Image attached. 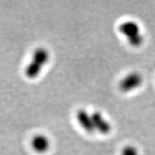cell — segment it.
Masks as SVG:
<instances>
[{
	"instance_id": "obj_2",
	"label": "cell",
	"mask_w": 155,
	"mask_h": 155,
	"mask_svg": "<svg viewBox=\"0 0 155 155\" xmlns=\"http://www.w3.org/2000/svg\"><path fill=\"white\" fill-rule=\"evenodd\" d=\"M119 30L133 47H139L144 42V38L140 26L135 21L127 20L122 22L119 25Z\"/></svg>"
},
{
	"instance_id": "obj_4",
	"label": "cell",
	"mask_w": 155,
	"mask_h": 155,
	"mask_svg": "<svg viewBox=\"0 0 155 155\" xmlns=\"http://www.w3.org/2000/svg\"><path fill=\"white\" fill-rule=\"evenodd\" d=\"M93 123L95 130L98 131L103 134H107L111 130V125L107 119L104 118L100 112L96 111L91 114Z\"/></svg>"
},
{
	"instance_id": "obj_1",
	"label": "cell",
	"mask_w": 155,
	"mask_h": 155,
	"mask_svg": "<svg viewBox=\"0 0 155 155\" xmlns=\"http://www.w3.org/2000/svg\"><path fill=\"white\" fill-rule=\"evenodd\" d=\"M50 59V53L45 48H38L33 52L32 60L25 68V75L30 79L35 78Z\"/></svg>"
},
{
	"instance_id": "obj_6",
	"label": "cell",
	"mask_w": 155,
	"mask_h": 155,
	"mask_svg": "<svg viewBox=\"0 0 155 155\" xmlns=\"http://www.w3.org/2000/svg\"><path fill=\"white\" fill-rule=\"evenodd\" d=\"M31 146L35 152L40 154H43L49 150L50 140L46 136L38 134L32 138L31 141Z\"/></svg>"
},
{
	"instance_id": "obj_5",
	"label": "cell",
	"mask_w": 155,
	"mask_h": 155,
	"mask_svg": "<svg viewBox=\"0 0 155 155\" xmlns=\"http://www.w3.org/2000/svg\"><path fill=\"white\" fill-rule=\"evenodd\" d=\"M77 120L81 127L87 132L93 133L95 131L91 114L86 110L80 109L77 112Z\"/></svg>"
},
{
	"instance_id": "obj_3",
	"label": "cell",
	"mask_w": 155,
	"mask_h": 155,
	"mask_svg": "<svg viewBox=\"0 0 155 155\" xmlns=\"http://www.w3.org/2000/svg\"><path fill=\"white\" fill-rule=\"evenodd\" d=\"M143 76L138 72H131L120 81L119 87L124 93H129L139 88L143 83Z\"/></svg>"
},
{
	"instance_id": "obj_7",
	"label": "cell",
	"mask_w": 155,
	"mask_h": 155,
	"mask_svg": "<svg viewBox=\"0 0 155 155\" xmlns=\"http://www.w3.org/2000/svg\"><path fill=\"white\" fill-rule=\"evenodd\" d=\"M121 155H139V151L133 145H127L122 150Z\"/></svg>"
}]
</instances>
